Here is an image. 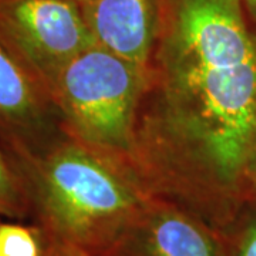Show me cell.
Instances as JSON below:
<instances>
[{
	"mask_svg": "<svg viewBox=\"0 0 256 256\" xmlns=\"http://www.w3.org/2000/svg\"><path fill=\"white\" fill-rule=\"evenodd\" d=\"M255 151L256 38L242 0H156L137 180L225 234L252 198Z\"/></svg>",
	"mask_w": 256,
	"mask_h": 256,
	"instance_id": "1",
	"label": "cell"
},
{
	"mask_svg": "<svg viewBox=\"0 0 256 256\" xmlns=\"http://www.w3.org/2000/svg\"><path fill=\"white\" fill-rule=\"evenodd\" d=\"M16 162L42 235L96 256L117 255L154 198L136 176L68 136Z\"/></svg>",
	"mask_w": 256,
	"mask_h": 256,
	"instance_id": "2",
	"label": "cell"
},
{
	"mask_svg": "<svg viewBox=\"0 0 256 256\" xmlns=\"http://www.w3.org/2000/svg\"><path fill=\"white\" fill-rule=\"evenodd\" d=\"M142 86L141 66L96 44L67 66L53 90L64 132L132 176Z\"/></svg>",
	"mask_w": 256,
	"mask_h": 256,
	"instance_id": "3",
	"label": "cell"
},
{
	"mask_svg": "<svg viewBox=\"0 0 256 256\" xmlns=\"http://www.w3.org/2000/svg\"><path fill=\"white\" fill-rule=\"evenodd\" d=\"M0 40L52 97L67 66L96 46L77 0H0Z\"/></svg>",
	"mask_w": 256,
	"mask_h": 256,
	"instance_id": "4",
	"label": "cell"
},
{
	"mask_svg": "<svg viewBox=\"0 0 256 256\" xmlns=\"http://www.w3.org/2000/svg\"><path fill=\"white\" fill-rule=\"evenodd\" d=\"M66 136L52 94L0 40V144L20 160Z\"/></svg>",
	"mask_w": 256,
	"mask_h": 256,
	"instance_id": "5",
	"label": "cell"
},
{
	"mask_svg": "<svg viewBox=\"0 0 256 256\" xmlns=\"http://www.w3.org/2000/svg\"><path fill=\"white\" fill-rule=\"evenodd\" d=\"M116 256H229L225 234L154 196Z\"/></svg>",
	"mask_w": 256,
	"mask_h": 256,
	"instance_id": "6",
	"label": "cell"
},
{
	"mask_svg": "<svg viewBox=\"0 0 256 256\" xmlns=\"http://www.w3.org/2000/svg\"><path fill=\"white\" fill-rule=\"evenodd\" d=\"M97 46L146 67L154 44L156 0H82Z\"/></svg>",
	"mask_w": 256,
	"mask_h": 256,
	"instance_id": "7",
	"label": "cell"
},
{
	"mask_svg": "<svg viewBox=\"0 0 256 256\" xmlns=\"http://www.w3.org/2000/svg\"><path fill=\"white\" fill-rule=\"evenodd\" d=\"M0 216L24 220L32 216L28 182L16 160L0 144Z\"/></svg>",
	"mask_w": 256,
	"mask_h": 256,
	"instance_id": "8",
	"label": "cell"
},
{
	"mask_svg": "<svg viewBox=\"0 0 256 256\" xmlns=\"http://www.w3.org/2000/svg\"><path fill=\"white\" fill-rule=\"evenodd\" d=\"M0 256H43L40 229L0 222Z\"/></svg>",
	"mask_w": 256,
	"mask_h": 256,
	"instance_id": "9",
	"label": "cell"
},
{
	"mask_svg": "<svg viewBox=\"0 0 256 256\" xmlns=\"http://www.w3.org/2000/svg\"><path fill=\"white\" fill-rule=\"evenodd\" d=\"M234 256H256V215L245 218L236 230Z\"/></svg>",
	"mask_w": 256,
	"mask_h": 256,
	"instance_id": "10",
	"label": "cell"
},
{
	"mask_svg": "<svg viewBox=\"0 0 256 256\" xmlns=\"http://www.w3.org/2000/svg\"><path fill=\"white\" fill-rule=\"evenodd\" d=\"M42 238H43V256H96L84 249L73 246V245H66V244H60V242H54V240H48L43 235H42Z\"/></svg>",
	"mask_w": 256,
	"mask_h": 256,
	"instance_id": "11",
	"label": "cell"
},
{
	"mask_svg": "<svg viewBox=\"0 0 256 256\" xmlns=\"http://www.w3.org/2000/svg\"><path fill=\"white\" fill-rule=\"evenodd\" d=\"M242 6L246 14L249 28L256 38V0H242Z\"/></svg>",
	"mask_w": 256,
	"mask_h": 256,
	"instance_id": "12",
	"label": "cell"
},
{
	"mask_svg": "<svg viewBox=\"0 0 256 256\" xmlns=\"http://www.w3.org/2000/svg\"><path fill=\"white\" fill-rule=\"evenodd\" d=\"M250 185H252V195L256 194V151L255 158H254V165H252V178H250Z\"/></svg>",
	"mask_w": 256,
	"mask_h": 256,
	"instance_id": "13",
	"label": "cell"
}]
</instances>
